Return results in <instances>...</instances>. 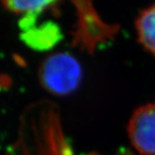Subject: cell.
Returning a JSON list of instances; mask_svg holds the SVG:
<instances>
[{"label":"cell","mask_w":155,"mask_h":155,"mask_svg":"<svg viewBox=\"0 0 155 155\" xmlns=\"http://www.w3.org/2000/svg\"><path fill=\"white\" fill-rule=\"evenodd\" d=\"M38 77L44 89L52 94L63 96L78 89L82 79V68L71 54L58 52L42 62Z\"/></svg>","instance_id":"6da1fadb"},{"label":"cell","mask_w":155,"mask_h":155,"mask_svg":"<svg viewBox=\"0 0 155 155\" xmlns=\"http://www.w3.org/2000/svg\"><path fill=\"white\" fill-rule=\"evenodd\" d=\"M130 142L140 154L155 155V102L137 107L127 126Z\"/></svg>","instance_id":"7a4b0ae2"},{"label":"cell","mask_w":155,"mask_h":155,"mask_svg":"<svg viewBox=\"0 0 155 155\" xmlns=\"http://www.w3.org/2000/svg\"><path fill=\"white\" fill-rule=\"evenodd\" d=\"M20 37L25 45L32 50L46 51L57 45L63 38V34L58 25L50 21L21 32Z\"/></svg>","instance_id":"3957f363"},{"label":"cell","mask_w":155,"mask_h":155,"mask_svg":"<svg viewBox=\"0 0 155 155\" xmlns=\"http://www.w3.org/2000/svg\"><path fill=\"white\" fill-rule=\"evenodd\" d=\"M136 27L142 46L155 55V4L139 13L136 21Z\"/></svg>","instance_id":"277c9868"},{"label":"cell","mask_w":155,"mask_h":155,"mask_svg":"<svg viewBox=\"0 0 155 155\" xmlns=\"http://www.w3.org/2000/svg\"><path fill=\"white\" fill-rule=\"evenodd\" d=\"M5 7L12 12L24 16H38L44 9L57 0H2Z\"/></svg>","instance_id":"5b68a950"},{"label":"cell","mask_w":155,"mask_h":155,"mask_svg":"<svg viewBox=\"0 0 155 155\" xmlns=\"http://www.w3.org/2000/svg\"><path fill=\"white\" fill-rule=\"evenodd\" d=\"M12 85V79L7 75H1L0 76V89L5 90L8 89Z\"/></svg>","instance_id":"8992f818"}]
</instances>
